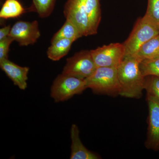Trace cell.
<instances>
[{"label":"cell","mask_w":159,"mask_h":159,"mask_svg":"<svg viewBox=\"0 0 159 159\" xmlns=\"http://www.w3.org/2000/svg\"><path fill=\"white\" fill-rule=\"evenodd\" d=\"M88 89L85 79L61 74L54 79L51 90V97L55 102H63Z\"/></svg>","instance_id":"obj_4"},{"label":"cell","mask_w":159,"mask_h":159,"mask_svg":"<svg viewBox=\"0 0 159 159\" xmlns=\"http://www.w3.org/2000/svg\"><path fill=\"white\" fill-rule=\"evenodd\" d=\"M159 34L158 25L144 16L137 20L128 39L123 43L125 57L132 56L149 40Z\"/></svg>","instance_id":"obj_3"},{"label":"cell","mask_w":159,"mask_h":159,"mask_svg":"<svg viewBox=\"0 0 159 159\" xmlns=\"http://www.w3.org/2000/svg\"><path fill=\"white\" fill-rule=\"evenodd\" d=\"M148 102V115L147 136L145 142L148 149L159 151V103L150 99Z\"/></svg>","instance_id":"obj_9"},{"label":"cell","mask_w":159,"mask_h":159,"mask_svg":"<svg viewBox=\"0 0 159 159\" xmlns=\"http://www.w3.org/2000/svg\"><path fill=\"white\" fill-rule=\"evenodd\" d=\"M140 61L159 58V34L141 46L136 53L132 55Z\"/></svg>","instance_id":"obj_13"},{"label":"cell","mask_w":159,"mask_h":159,"mask_svg":"<svg viewBox=\"0 0 159 159\" xmlns=\"http://www.w3.org/2000/svg\"><path fill=\"white\" fill-rule=\"evenodd\" d=\"M11 28V25H9L0 29V41L9 36Z\"/></svg>","instance_id":"obj_22"},{"label":"cell","mask_w":159,"mask_h":159,"mask_svg":"<svg viewBox=\"0 0 159 159\" xmlns=\"http://www.w3.org/2000/svg\"><path fill=\"white\" fill-rule=\"evenodd\" d=\"M97 68L90 51L83 50L67 59L61 74L85 79L90 76Z\"/></svg>","instance_id":"obj_5"},{"label":"cell","mask_w":159,"mask_h":159,"mask_svg":"<svg viewBox=\"0 0 159 159\" xmlns=\"http://www.w3.org/2000/svg\"><path fill=\"white\" fill-rule=\"evenodd\" d=\"M158 29L159 30V24H158Z\"/></svg>","instance_id":"obj_23"},{"label":"cell","mask_w":159,"mask_h":159,"mask_svg":"<svg viewBox=\"0 0 159 159\" xmlns=\"http://www.w3.org/2000/svg\"><path fill=\"white\" fill-rule=\"evenodd\" d=\"M82 1H83V2H84V1H85V0H81Z\"/></svg>","instance_id":"obj_24"},{"label":"cell","mask_w":159,"mask_h":159,"mask_svg":"<svg viewBox=\"0 0 159 159\" xmlns=\"http://www.w3.org/2000/svg\"><path fill=\"white\" fill-rule=\"evenodd\" d=\"M25 9L18 0H6L0 11V17L4 19L19 17Z\"/></svg>","instance_id":"obj_16"},{"label":"cell","mask_w":159,"mask_h":159,"mask_svg":"<svg viewBox=\"0 0 159 159\" xmlns=\"http://www.w3.org/2000/svg\"><path fill=\"white\" fill-rule=\"evenodd\" d=\"M141 61L134 56H126L117 67L120 85L119 95L140 99L144 90L145 77L140 68Z\"/></svg>","instance_id":"obj_1"},{"label":"cell","mask_w":159,"mask_h":159,"mask_svg":"<svg viewBox=\"0 0 159 159\" xmlns=\"http://www.w3.org/2000/svg\"><path fill=\"white\" fill-rule=\"evenodd\" d=\"M85 80L87 88L91 89L95 93L112 97L120 94L117 67H97Z\"/></svg>","instance_id":"obj_2"},{"label":"cell","mask_w":159,"mask_h":159,"mask_svg":"<svg viewBox=\"0 0 159 159\" xmlns=\"http://www.w3.org/2000/svg\"><path fill=\"white\" fill-rule=\"evenodd\" d=\"M84 2L81 0H68L64 9L66 20L75 25L82 37L91 35Z\"/></svg>","instance_id":"obj_7"},{"label":"cell","mask_w":159,"mask_h":159,"mask_svg":"<svg viewBox=\"0 0 159 159\" xmlns=\"http://www.w3.org/2000/svg\"><path fill=\"white\" fill-rule=\"evenodd\" d=\"M144 90L146 92V99L159 103V77L154 75L145 77Z\"/></svg>","instance_id":"obj_17"},{"label":"cell","mask_w":159,"mask_h":159,"mask_svg":"<svg viewBox=\"0 0 159 159\" xmlns=\"http://www.w3.org/2000/svg\"><path fill=\"white\" fill-rule=\"evenodd\" d=\"M71 159H99L101 157L97 153L89 150L84 145L80 137L78 126L73 124L70 129Z\"/></svg>","instance_id":"obj_11"},{"label":"cell","mask_w":159,"mask_h":159,"mask_svg":"<svg viewBox=\"0 0 159 159\" xmlns=\"http://www.w3.org/2000/svg\"><path fill=\"white\" fill-rule=\"evenodd\" d=\"M140 68L144 77L148 75L159 77V58L142 61L140 63Z\"/></svg>","instance_id":"obj_19"},{"label":"cell","mask_w":159,"mask_h":159,"mask_svg":"<svg viewBox=\"0 0 159 159\" xmlns=\"http://www.w3.org/2000/svg\"><path fill=\"white\" fill-rule=\"evenodd\" d=\"M1 68L11 80L14 85L25 90L28 86L27 80L29 68L17 65L9 59L0 61Z\"/></svg>","instance_id":"obj_10"},{"label":"cell","mask_w":159,"mask_h":159,"mask_svg":"<svg viewBox=\"0 0 159 159\" xmlns=\"http://www.w3.org/2000/svg\"><path fill=\"white\" fill-rule=\"evenodd\" d=\"M82 37L79 30L74 24L66 20L62 27L54 34L51 39V43L60 39H68L74 42Z\"/></svg>","instance_id":"obj_15"},{"label":"cell","mask_w":159,"mask_h":159,"mask_svg":"<svg viewBox=\"0 0 159 159\" xmlns=\"http://www.w3.org/2000/svg\"><path fill=\"white\" fill-rule=\"evenodd\" d=\"M14 41V39L9 36L0 41V61L8 59L10 45Z\"/></svg>","instance_id":"obj_21"},{"label":"cell","mask_w":159,"mask_h":159,"mask_svg":"<svg viewBox=\"0 0 159 159\" xmlns=\"http://www.w3.org/2000/svg\"><path fill=\"white\" fill-rule=\"evenodd\" d=\"M91 55L97 67H118L125 57L123 43H112L91 50Z\"/></svg>","instance_id":"obj_6"},{"label":"cell","mask_w":159,"mask_h":159,"mask_svg":"<svg viewBox=\"0 0 159 159\" xmlns=\"http://www.w3.org/2000/svg\"><path fill=\"white\" fill-rule=\"evenodd\" d=\"M84 8L88 18L91 35L97 34L101 19L99 0H85Z\"/></svg>","instance_id":"obj_12"},{"label":"cell","mask_w":159,"mask_h":159,"mask_svg":"<svg viewBox=\"0 0 159 159\" xmlns=\"http://www.w3.org/2000/svg\"><path fill=\"white\" fill-rule=\"evenodd\" d=\"M145 15L154 22L159 24V0H148Z\"/></svg>","instance_id":"obj_20"},{"label":"cell","mask_w":159,"mask_h":159,"mask_svg":"<svg viewBox=\"0 0 159 159\" xmlns=\"http://www.w3.org/2000/svg\"><path fill=\"white\" fill-rule=\"evenodd\" d=\"M74 42L70 39H64L52 43L47 51L48 57L53 61H59L69 53Z\"/></svg>","instance_id":"obj_14"},{"label":"cell","mask_w":159,"mask_h":159,"mask_svg":"<svg viewBox=\"0 0 159 159\" xmlns=\"http://www.w3.org/2000/svg\"><path fill=\"white\" fill-rule=\"evenodd\" d=\"M56 0H33L31 11L37 12L39 17H48L52 13Z\"/></svg>","instance_id":"obj_18"},{"label":"cell","mask_w":159,"mask_h":159,"mask_svg":"<svg viewBox=\"0 0 159 159\" xmlns=\"http://www.w3.org/2000/svg\"><path fill=\"white\" fill-rule=\"evenodd\" d=\"M9 36L20 46L34 44L41 36L38 22L19 21L11 27Z\"/></svg>","instance_id":"obj_8"}]
</instances>
